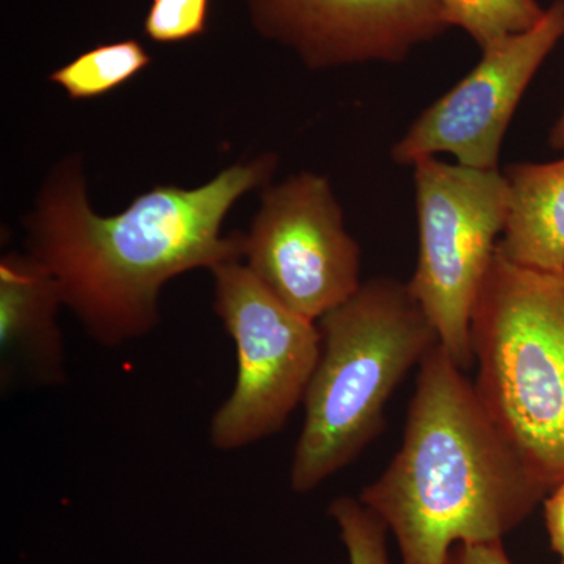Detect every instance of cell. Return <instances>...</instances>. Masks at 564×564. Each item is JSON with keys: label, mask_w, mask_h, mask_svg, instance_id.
<instances>
[{"label": "cell", "mask_w": 564, "mask_h": 564, "mask_svg": "<svg viewBox=\"0 0 564 564\" xmlns=\"http://www.w3.org/2000/svg\"><path fill=\"white\" fill-rule=\"evenodd\" d=\"M507 223L497 252L514 265L564 272V159L511 163Z\"/></svg>", "instance_id": "8fae6325"}, {"label": "cell", "mask_w": 564, "mask_h": 564, "mask_svg": "<svg viewBox=\"0 0 564 564\" xmlns=\"http://www.w3.org/2000/svg\"><path fill=\"white\" fill-rule=\"evenodd\" d=\"M322 348L304 395L291 485L314 491L384 432L386 406L404 377L440 344L406 282L375 276L322 317Z\"/></svg>", "instance_id": "3957f363"}, {"label": "cell", "mask_w": 564, "mask_h": 564, "mask_svg": "<svg viewBox=\"0 0 564 564\" xmlns=\"http://www.w3.org/2000/svg\"><path fill=\"white\" fill-rule=\"evenodd\" d=\"M549 144L556 151L564 150V107L562 113H560L558 120L555 121L551 132H549Z\"/></svg>", "instance_id": "ac0fdd59"}, {"label": "cell", "mask_w": 564, "mask_h": 564, "mask_svg": "<svg viewBox=\"0 0 564 564\" xmlns=\"http://www.w3.org/2000/svg\"><path fill=\"white\" fill-rule=\"evenodd\" d=\"M215 313L236 344L237 380L210 422V443L231 452L284 429L303 403L322 336L318 323L293 313L242 261L212 270Z\"/></svg>", "instance_id": "8992f818"}, {"label": "cell", "mask_w": 564, "mask_h": 564, "mask_svg": "<svg viewBox=\"0 0 564 564\" xmlns=\"http://www.w3.org/2000/svg\"><path fill=\"white\" fill-rule=\"evenodd\" d=\"M210 0H151L143 32L159 44H177L207 31Z\"/></svg>", "instance_id": "9a60e30c"}, {"label": "cell", "mask_w": 564, "mask_h": 564, "mask_svg": "<svg viewBox=\"0 0 564 564\" xmlns=\"http://www.w3.org/2000/svg\"><path fill=\"white\" fill-rule=\"evenodd\" d=\"M419 256L411 295L452 359L474 366L470 322L508 215L507 177L436 158L413 165Z\"/></svg>", "instance_id": "5b68a950"}, {"label": "cell", "mask_w": 564, "mask_h": 564, "mask_svg": "<svg viewBox=\"0 0 564 564\" xmlns=\"http://www.w3.org/2000/svg\"><path fill=\"white\" fill-rule=\"evenodd\" d=\"M262 39L311 70L400 65L451 31L437 0H245Z\"/></svg>", "instance_id": "9c48e42d"}, {"label": "cell", "mask_w": 564, "mask_h": 564, "mask_svg": "<svg viewBox=\"0 0 564 564\" xmlns=\"http://www.w3.org/2000/svg\"><path fill=\"white\" fill-rule=\"evenodd\" d=\"M452 29L458 28L480 50L534 28L545 14L538 0H437Z\"/></svg>", "instance_id": "4fadbf2b"}, {"label": "cell", "mask_w": 564, "mask_h": 564, "mask_svg": "<svg viewBox=\"0 0 564 564\" xmlns=\"http://www.w3.org/2000/svg\"><path fill=\"white\" fill-rule=\"evenodd\" d=\"M65 307L57 281L28 251L0 259V355L2 381L18 378L58 384L65 378V347L58 311Z\"/></svg>", "instance_id": "30bf717a"}, {"label": "cell", "mask_w": 564, "mask_h": 564, "mask_svg": "<svg viewBox=\"0 0 564 564\" xmlns=\"http://www.w3.org/2000/svg\"><path fill=\"white\" fill-rule=\"evenodd\" d=\"M551 491L437 344L419 364L402 447L358 499L402 564H445L455 544L502 541Z\"/></svg>", "instance_id": "7a4b0ae2"}, {"label": "cell", "mask_w": 564, "mask_h": 564, "mask_svg": "<svg viewBox=\"0 0 564 564\" xmlns=\"http://www.w3.org/2000/svg\"><path fill=\"white\" fill-rule=\"evenodd\" d=\"M150 52L137 40L99 44L52 70L50 80L70 101H91L128 84L151 65Z\"/></svg>", "instance_id": "7c38bea8"}, {"label": "cell", "mask_w": 564, "mask_h": 564, "mask_svg": "<svg viewBox=\"0 0 564 564\" xmlns=\"http://www.w3.org/2000/svg\"><path fill=\"white\" fill-rule=\"evenodd\" d=\"M564 39V0H554L529 31L505 36L481 50L464 79L419 115L393 144L392 161L413 166L451 154L470 169H499L505 133L545 58Z\"/></svg>", "instance_id": "ba28073f"}, {"label": "cell", "mask_w": 564, "mask_h": 564, "mask_svg": "<svg viewBox=\"0 0 564 564\" xmlns=\"http://www.w3.org/2000/svg\"><path fill=\"white\" fill-rule=\"evenodd\" d=\"M328 513L339 527L350 564H391L388 525L361 500L337 497L329 505Z\"/></svg>", "instance_id": "5bb4252c"}, {"label": "cell", "mask_w": 564, "mask_h": 564, "mask_svg": "<svg viewBox=\"0 0 564 564\" xmlns=\"http://www.w3.org/2000/svg\"><path fill=\"white\" fill-rule=\"evenodd\" d=\"M445 564H514L505 551L502 541L491 543H459L452 547Z\"/></svg>", "instance_id": "2e32d148"}, {"label": "cell", "mask_w": 564, "mask_h": 564, "mask_svg": "<svg viewBox=\"0 0 564 564\" xmlns=\"http://www.w3.org/2000/svg\"><path fill=\"white\" fill-rule=\"evenodd\" d=\"M242 262L293 313L318 322L362 285L358 240L322 174H292L267 185L243 234Z\"/></svg>", "instance_id": "52a82bcc"}, {"label": "cell", "mask_w": 564, "mask_h": 564, "mask_svg": "<svg viewBox=\"0 0 564 564\" xmlns=\"http://www.w3.org/2000/svg\"><path fill=\"white\" fill-rule=\"evenodd\" d=\"M470 347L486 408L554 489L564 480V272L524 269L496 252Z\"/></svg>", "instance_id": "277c9868"}, {"label": "cell", "mask_w": 564, "mask_h": 564, "mask_svg": "<svg viewBox=\"0 0 564 564\" xmlns=\"http://www.w3.org/2000/svg\"><path fill=\"white\" fill-rule=\"evenodd\" d=\"M276 166L267 152L198 187L154 185L106 217L93 209L80 155H68L25 217V251L50 270L95 343H131L161 322L162 291L174 278L242 261L243 234H223V225L242 196L269 185Z\"/></svg>", "instance_id": "6da1fadb"}, {"label": "cell", "mask_w": 564, "mask_h": 564, "mask_svg": "<svg viewBox=\"0 0 564 564\" xmlns=\"http://www.w3.org/2000/svg\"><path fill=\"white\" fill-rule=\"evenodd\" d=\"M544 522L552 551L564 564V480L544 499Z\"/></svg>", "instance_id": "e0dca14e"}]
</instances>
